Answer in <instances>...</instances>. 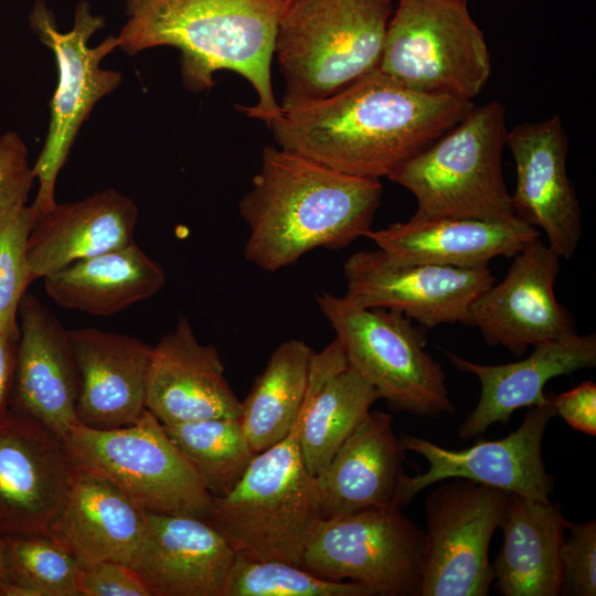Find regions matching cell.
<instances>
[{
	"mask_svg": "<svg viewBox=\"0 0 596 596\" xmlns=\"http://www.w3.org/2000/svg\"><path fill=\"white\" fill-rule=\"evenodd\" d=\"M472 100L413 89L379 68L327 97L280 105L278 147L331 169L390 177L458 124Z\"/></svg>",
	"mask_w": 596,
	"mask_h": 596,
	"instance_id": "6da1fadb",
	"label": "cell"
},
{
	"mask_svg": "<svg viewBox=\"0 0 596 596\" xmlns=\"http://www.w3.org/2000/svg\"><path fill=\"white\" fill-rule=\"evenodd\" d=\"M382 193L379 180L266 146L238 205L249 230L244 257L274 273L312 249L345 247L371 230Z\"/></svg>",
	"mask_w": 596,
	"mask_h": 596,
	"instance_id": "7a4b0ae2",
	"label": "cell"
},
{
	"mask_svg": "<svg viewBox=\"0 0 596 596\" xmlns=\"http://www.w3.org/2000/svg\"><path fill=\"white\" fill-rule=\"evenodd\" d=\"M287 1L127 0L118 47L130 55L157 46L178 49L182 83L193 93L214 86L219 71L241 75L257 103L237 107L268 126L281 113L270 68Z\"/></svg>",
	"mask_w": 596,
	"mask_h": 596,
	"instance_id": "3957f363",
	"label": "cell"
},
{
	"mask_svg": "<svg viewBox=\"0 0 596 596\" xmlns=\"http://www.w3.org/2000/svg\"><path fill=\"white\" fill-rule=\"evenodd\" d=\"M391 15L392 0H288L275 40L280 105L327 97L377 70Z\"/></svg>",
	"mask_w": 596,
	"mask_h": 596,
	"instance_id": "277c9868",
	"label": "cell"
},
{
	"mask_svg": "<svg viewBox=\"0 0 596 596\" xmlns=\"http://www.w3.org/2000/svg\"><path fill=\"white\" fill-rule=\"evenodd\" d=\"M302 412L304 405L281 440L254 455L230 492L213 497L207 521L236 553L302 567L308 536L322 519L299 443Z\"/></svg>",
	"mask_w": 596,
	"mask_h": 596,
	"instance_id": "5b68a950",
	"label": "cell"
},
{
	"mask_svg": "<svg viewBox=\"0 0 596 596\" xmlns=\"http://www.w3.org/2000/svg\"><path fill=\"white\" fill-rule=\"evenodd\" d=\"M505 107L498 100L471 110L389 179L416 199L413 219L514 216L502 170Z\"/></svg>",
	"mask_w": 596,
	"mask_h": 596,
	"instance_id": "8992f818",
	"label": "cell"
},
{
	"mask_svg": "<svg viewBox=\"0 0 596 596\" xmlns=\"http://www.w3.org/2000/svg\"><path fill=\"white\" fill-rule=\"evenodd\" d=\"M336 331L348 365L397 413L437 418L456 412L441 365L426 351V337L401 312L363 308L327 291L316 295Z\"/></svg>",
	"mask_w": 596,
	"mask_h": 596,
	"instance_id": "52a82bcc",
	"label": "cell"
},
{
	"mask_svg": "<svg viewBox=\"0 0 596 596\" xmlns=\"http://www.w3.org/2000/svg\"><path fill=\"white\" fill-rule=\"evenodd\" d=\"M62 440L72 468L106 477L141 510L207 520L213 496L148 409L135 424L119 428L75 423Z\"/></svg>",
	"mask_w": 596,
	"mask_h": 596,
	"instance_id": "ba28073f",
	"label": "cell"
},
{
	"mask_svg": "<svg viewBox=\"0 0 596 596\" xmlns=\"http://www.w3.org/2000/svg\"><path fill=\"white\" fill-rule=\"evenodd\" d=\"M379 70L428 94L472 100L491 74L489 49L465 0H398Z\"/></svg>",
	"mask_w": 596,
	"mask_h": 596,
	"instance_id": "9c48e42d",
	"label": "cell"
},
{
	"mask_svg": "<svg viewBox=\"0 0 596 596\" xmlns=\"http://www.w3.org/2000/svg\"><path fill=\"white\" fill-rule=\"evenodd\" d=\"M30 25L40 42L55 56L57 85L50 104V125L43 148L32 167L39 189L31 204L34 221L55 206V184L77 132L96 103L121 82V74L104 70L100 62L118 47L117 36H108L89 47L91 36L105 26L102 15L91 12L82 1L75 10L73 28L61 32L55 18L42 0L30 12Z\"/></svg>",
	"mask_w": 596,
	"mask_h": 596,
	"instance_id": "30bf717a",
	"label": "cell"
},
{
	"mask_svg": "<svg viewBox=\"0 0 596 596\" xmlns=\"http://www.w3.org/2000/svg\"><path fill=\"white\" fill-rule=\"evenodd\" d=\"M424 530L400 507L320 519L305 545L302 567L356 583L373 596H419Z\"/></svg>",
	"mask_w": 596,
	"mask_h": 596,
	"instance_id": "8fae6325",
	"label": "cell"
},
{
	"mask_svg": "<svg viewBox=\"0 0 596 596\" xmlns=\"http://www.w3.org/2000/svg\"><path fill=\"white\" fill-rule=\"evenodd\" d=\"M443 480L425 501L419 596H488L489 547L509 493L471 480Z\"/></svg>",
	"mask_w": 596,
	"mask_h": 596,
	"instance_id": "7c38bea8",
	"label": "cell"
},
{
	"mask_svg": "<svg viewBox=\"0 0 596 596\" xmlns=\"http://www.w3.org/2000/svg\"><path fill=\"white\" fill-rule=\"evenodd\" d=\"M554 416L550 398L546 404L529 407L521 425L504 438L478 440L465 449H448L415 435H400L405 451L421 455L428 468L423 473L402 477L393 504L403 508L425 488L453 478L550 501L554 479L543 462L542 443Z\"/></svg>",
	"mask_w": 596,
	"mask_h": 596,
	"instance_id": "4fadbf2b",
	"label": "cell"
},
{
	"mask_svg": "<svg viewBox=\"0 0 596 596\" xmlns=\"http://www.w3.org/2000/svg\"><path fill=\"white\" fill-rule=\"evenodd\" d=\"M343 274L352 304L397 311L429 329L467 324L472 302L496 281L488 267L397 263L379 248L352 254Z\"/></svg>",
	"mask_w": 596,
	"mask_h": 596,
	"instance_id": "5bb4252c",
	"label": "cell"
},
{
	"mask_svg": "<svg viewBox=\"0 0 596 596\" xmlns=\"http://www.w3.org/2000/svg\"><path fill=\"white\" fill-rule=\"evenodd\" d=\"M505 275L471 305L467 324L479 329L489 347L522 356L534 347L576 333L554 292L560 255L540 237L526 244Z\"/></svg>",
	"mask_w": 596,
	"mask_h": 596,
	"instance_id": "9a60e30c",
	"label": "cell"
},
{
	"mask_svg": "<svg viewBox=\"0 0 596 596\" xmlns=\"http://www.w3.org/2000/svg\"><path fill=\"white\" fill-rule=\"evenodd\" d=\"M70 473L62 438L9 407L0 421V535H47Z\"/></svg>",
	"mask_w": 596,
	"mask_h": 596,
	"instance_id": "2e32d148",
	"label": "cell"
},
{
	"mask_svg": "<svg viewBox=\"0 0 596 596\" xmlns=\"http://www.w3.org/2000/svg\"><path fill=\"white\" fill-rule=\"evenodd\" d=\"M515 163L511 194L514 216L541 228L561 258L574 256L582 236V212L566 169L567 137L561 117L524 123L508 130Z\"/></svg>",
	"mask_w": 596,
	"mask_h": 596,
	"instance_id": "e0dca14e",
	"label": "cell"
},
{
	"mask_svg": "<svg viewBox=\"0 0 596 596\" xmlns=\"http://www.w3.org/2000/svg\"><path fill=\"white\" fill-rule=\"evenodd\" d=\"M129 563L152 596H223L236 552L206 519L143 511Z\"/></svg>",
	"mask_w": 596,
	"mask_h": 596,
	"instance_id": "ac0fdd59",
	"label": "cell"
},
{
	"mask_svg": "<svg viewBox=\"0 0 596 596\" xmlns=\"http://www.w3.org/2000/svg\"><path fill=\"white\" fill-rule=\"evenodd\" d=\"M20 338L10 407L63 438L77 423L79 374L66 330L33 294L19 306Z\"/></svg>",
	"mask_w": 596,
	"mask_h": 596,
	"instance_id": "d6986e66",
	"label": "cell"
},
{
	"mask_svg": "<svg viewBox=\"0 0 596 596\" xmlns=\"http://www.w3.org/2000/svg\"><path fill=\"white\" fill-rule=\"evenodd\" d=\"M217 349L202 344L185 317L152 347L146 407L166 426L238 418L242 403L224 374Z\"/></svg>",
	"mask_w": 596,
	"mask_h": 596,
	"instance_id": "ffe728a7",
	"label": "cell"
},
{
	"mask_svg": "<svg viewBox=\"0 0 596 596\" xmlns=\"http://www.w3.org/2000/svg\"><path fill=\"white\" fill-rule=\"evenodd\" d=\"M79 374L77 423L96 429L135 424L147 411L152 347L97 328L68 330Z\"/></svg>",
	"mask_w": 596,
	"mask_h": 596,
	"instance_id": "44dd1931",
	"label": "cell"
},
{
	"mask_svg": "<svg viewBox=\"0 0 596 596\" xmlns=\"http://www.w3.org/2000/svg\"><path fill=\"white\" fill-rule=\"evenodd\" d=\"M445 354L458 371L475 375L481 385L476 407L457 429V437L467 440L497 423L505 425L520 408L549 403L544 386L553 377L594 368L596 336L576 332L540 343L528 358L498 365L475 363L448 350Z\"/></svg>",
	"mask_w": 596,
	"mask_h": 596,
	"instance_id": "7402d4cb",
	"label": "cell"
},
{
	"mask_svg": "<svg viewBox=\"0 0 596 596\" xmlns=\"http://www.w3.org/2000/svg\"><path fill=\"white\" fill-rule=\"evenodd\" d=\"M540 234L538 228L515 216L500 220L411 217L381 230L371 228L365 237L397 263L482 268L496 257L515 256Z\"/></svg>",
	"mask_w": 596,
	"mask_h": 596,
	"instance_id": "603a6c76",
	"label": "cell"
},
{
	"mask_svg": "<svg viewBox=\"0 0 596 596\" xmlns=\"http://www.w3.org/2000/svg\"><path fill=\"white\" fill-rule=\"evenodd\" d=\"M145 530L143 510L106 477L71 467L67 490L49 536L79 566L129 565Z\"/></svg>",
	"mask_w": 596,
	"mask_h": 596,
	"instance_id": "cb8c5ba5",
	"label": "cell"
},
{
	"mask_svg": "<svg viewBox=\"0 0 596 596\" xmlns=\"http://www.w3.org/2000/svg\"><path fill=\"white\" fill-rule=\"evenodd\" d=\"M138 206L115 189L55 204L36 219L28 240L31 283L92 256L132 244Z\"/></svg>",
	"mask_w": 596,
	"mask_h": 596,
	"instance_id": "d4e9b609",
	"label": "cell"
},
{
	"mask_svg": "<svg viewBox=\"0 0 596 596\" xmlns=\"http://www.w3.org/2000/svg\"><path fill=\"white\" fill-rule=\"evenodd\" d=\"M404 461L405 449L394 432L393 417L370 411L315 477L321 518L395 507Z\"/></svg>",
	"mask_w": 596,
	"mask_h": 596,
	"instance_id": "484cf974",
	"label": "cell"
},
{
	"mask_svg": "<svg viewBox=\"0 0 596 596\" xmlns=\"http://www.w3.org/2000/svg\"><path fill=\"white\" fill-rule=\"evenodd\" d=\"M572 522L562 505L509 493L499 529L502 544L492 563L501 596H560V553Z\"/></svg>",
	"mask_w": 596,
	"mask_h": 596,
	"instance_id": "4316f807",
	"label": "cell"
},
{
	"mask_svg": "<svg viewBox=\"0 0 596 596\" xmlns=\"http://www.w3.org/2000/svg\"><path fill=\"white\" fill-rule=\"evenodd\" d=\"M380 398L377 391L348 365L337 339L313 353L299 433L311 476L327 467Z\"/></svg>",
	"mask_w": 596,
	"mask_h": 596,
	"instance_id": "83f0119b",
	"label": "cell"
},
{
	"mask_svg": "<svg viewBox=\"0 0 596 596\" xmlns=\"http://www.w3.org/2000/svg\"><path fill=\"white\" fill-rule=\"evenodd\" d=\"M43 280L61 307L107 317L160 291L166 273L132 243L77 260Z\"/></svg>",
	"mask_w": 596,
	"mask_h": 596,
	"instance_id": "f1b7e54d",
	"label": "cell"
},
{
	"mask_svg": "<svg viewBox=\"0 0 596 596\" xmlns=\"http://www.w3.org/2000/svg\"><path fill=\"white\" fill-rule=\"evenodd\" d=\"M313 353L301 340L280 343L241 402L240 419L255 454L281 440L298 419Z\"/></svg>",
	"mask_w": 596,
	"mask_h": 596,
	"instance_id": "f546056e",
	"label": "cell"
},
{
	"mask_svg": "<svg viewBox=\"0 0 596 596\" xmlns=\"http://www.w3.org/2000/svg\"><path fill=\"white\" fill-rule=\"evenodd\" d=\"M163 427L195 467L213 497L230 492L255 455L240 417L207 418Z\"/></svg>",
	"mask_w": 596,
	"mask_h": 596,
	"instance_id": "4dcf8cb0",
	"label": "cell"
},
{
	"mask_svg": "<svg viewBox=\"0 0 596 596\" xmlns=\"http://www.w3.org/2000/svg\"><path fill=\"white\" fill-rule=\"evenodd\" d=\"M223 596H373L365 587L319 577L306 568L277 560L236 553Z\"/></svg>",
	"mask_w": 596,
	"mask_h": 596,
	"instance_id": "1f68e13d",
	"label": "cell"
},
{
	"mask_svg": "<svg viewBox=\"0 0 596 596\" xmlns=\"http://www.w3.org/2000/svg\"><path fill=\"white\" fill-rule=\"evenodd\" d=\"M10 583L36 596H79L75 558L51 536L3 535Z\"/></svg>",
	"mask_w": 596,
	"mask_h": 596,
	"instance_id": "d6a6232c",
	"label": "cell"
},
{
	"mask_svg": "<svg viewBox=\"0 0 596 596\" xmlns=\"http://www.w3.org/2000/svg\"><path fill=\"white\" fill-rule=\"evenodd\" d=\"M34 223L31 205H25L0 228V333L19 340V306L31 283L28 240Z\"/></svg>",
	"mask_w": 596,
	"mask_h": 596,
	"instance_id": "836d02e7",
	"label": "cell"
},
{
	"mask_svg": "<svg viewBox=\"0 0 596 596\" xmlns=\"http://www.w3.org/2000/svg\"><path fill=\"white\" fill-rule=\"evenodd\" d=\"M560 553L562 593L596 595V520L572 523Z\"/></svg>",
	"mask_w": 596,
	"mask_h": 596,
	"instance_id": "e575fe53",
	"label": "cell"
},
{
	"mask_svg": "<svg viewBox=\"0 0 596 596\" xmlns=\"http://www.w3.org/2000/svg\"><path fill=\"white\" fill-rule=\"evenodd\" d=\"M34 178L22 138L13 132L0 137V228L28 202Z\"/></svg>",
	"mask_w": 596,
	"mask_h": 596,
	"instance_id": "d590c367",
	"label": "cell"
},
{
	"mask_svg": "<svg viewBox=\"0 0 596 596\" xmlns=\"http://www.w3.org/2000/svg\"><path fill=\"white\" fill-rule=\"evenodd\" d=\"M79 596H152V593L127 564L100 561L78 570Z\"/></svg>",
	"mask_w": 596,
	"mask_h": 596,
	"instance_id": "8d00e7d4",
	"label": "cell"
},
{
	"mask_svg": "<svg viewBox=\"0 0 596 596\" xmlns=\"http://www.w3.org/2000/svg\"><path fill=\"white\" fill-rule=\"evenodd\" d=\"M555 415L573 429L596 435V384L586 381L561 394L550 396Z\"/></svg>",
	"mask_w": 596,
	"mask_h": 596,
	"instance_id": "74e56055",
	"label": "cell"
},
{
	"mask_svg": "<svg viewBox=\"0 0 596 596\" xmlns=\"http://www.w3.org/2000/svg\"><path fill=\"white\" fill-rule=\"evenodd\" d=\"M18 341L0 333V421L10 407L17 365Z\"/></svg>",
	"mask_w": 596,
	"mask_h": 596,
	"instance_id": "f35d334b",
	"label": "cell"
},
{
	"mask_svg": "<svg viewBox=\"0 0 596 596\" xmlns=\"http://www.w3.org/2000/svg\"><path fill=\"white\" fill-rule=\"evenodd\" d=\"M9 584L7 546L3 535H0V596H3Z\"/></svg>",
	"mask_w": 596,
	"mask_h": 596,
	"instance_id": "ab89813d",
	"label": "cell"
},
{
	"mask_svg": "<svg viewBox=\"0 0 596 596\" xmlns=\"http://www.w3.org/2000/svg\"><path fill=\"white\" fill-rule=\"evenodd\" d=\"M465 1H468V0H465Z\"/></svg>",
	"mask_w": 596,
	"mask_h": 596,
	"instance_id": "60d3db41",
	"label": "cell"
}]
</instances>
